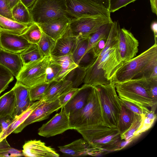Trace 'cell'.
<instances>
[{"label":"cell","instance_id":"13","mask_svg":"<svg viewBox=\"0 0 157 157\" xmlns=\"http://www.w3.org/2000/svg\"><path fill=\"white\" fill-rule=\"evenodd\" d=\"M71 19L63 15L51 19L38 24L42 31L55 40L60 37L69 27Z\"/></svg>","mask_w":157,"mask_h":157},{"label":"cell","instance_id":"34","mask_svg":"<svg viewBox=\"0 0 157 157\" xmlns=\"http://www.w3.org/2000/svg\"><path fill=\"white\" fill-rule=\"evenodd\" d=\"M143 115H140L135 114L134 120L130 127L124 133L120 135L121 140L132 141L135 138V133L141 124Z\"/></svg>","mask_w":157,"mask_h":157},{"label":"cell","instance_id":"25","mask_svg":"<svg viewBox=\"0 0 157 157\" xmlns=\"http://www.w3.org/2000/svg\"><path fill=\"white\" fill-rule=\"evenodd\" d=\"M29 25L21 23L0 15V33L21 35Z\"/></svg>","mask_w":157,"mask_h":157},{"label":"cell","instance_id":"40","mask_svg":"<svg viewBox=\"0 0 157 157\" xmlns=\"http://www.w3.org/2000/svg\"><path fill=\"white\" fill-rule=\"evenodd\" d=\"M33 102L30 98L18 102H16L11 117L13 118L20 116L25 111Z\"/></svg>","mask_w":157,"mask_h":157},{"label":"cell","instance_id":"17","mask_svg":"<svg viewBox=\"0 0 157 157\" xmlns=\"http://www.w3.org/2000/svg\"><path fill=\"white\" fill-rule=\"evenodd\" d=\"M58 147L61 152L72 156H96L99 154L98 150L83 138L76 140L69 144Z\"/></svg>","mask_w":157,"mask_h":157},{"label":"cell","instance_id":"52","mask_svg":"<svg viewBox=\"0 0 157 157\" xmlns=\"http://www.w3.org/2000/svg\"><path fill=\"white\" fill-rule=\"evenodd\" d=\"M152 12L157 14V0H150Z\"/></svg>","mask_w":157,"mask_h":157},{"label":"cell","instance_id":"10","mask_svg":"<svg viewBox=\"0 0 157 157\" xmlns=\"http://www.w3.org/2000/svg\"><path fill=\"white\" fill-rule=\"evenodd\" d=\"M139 42L129 30L118 27V49L123 64L133 58L138 52Z\"/></svg>","mask_w":157,"mask_h":157},{"label":"cell","instance_id":"9","mask_svg":"<svg viewBox=\"0 0 157 157\" xmlns=\"http://www.w3.org/2000/svg\"><path fill=\"white\" fill-rule=\"evenodd\" d=\"M68 15L75 18L101 16L111 18L109 11L85 0H65Z\"/></svg>","mask_w":157,"mask_h":157},{"label":"cell","instance_id":"28","mask_svg":"<svg viewBox=\"0 0 157 157\" xmlns=\"http://www.w3.org/2000/svg\"><path fill=\"white\" fill-rule=\"evenodd\" d=\"M11 13L14 20L17 22L28 25L33 22L29 9L21 2L11 9Z\"/></svg>","mask_w":157,"mask_h":157},{"label":"cell","instance_id":"12","mask_svg":"<svg viewBox=\"0 0 157 157\" xmlns=\"http://www.w3.org/2000/svg\"><path fill=\"white\" fill-rule=\"evenodd\" d=\"M58 99L49 101H44L37 106L26 120L13 132L18 133L21 132L26 126L35 122L48 119L55 111L61 108Z\"/></svg>","mask_w":157,"mask_h":157},{"label":"cell","instance_id":"45","mask_svg":"<svg viewBox=\"0 0 157 157\" xmlns=\"http://www.w3.org/2000/svg\"><path fill=\"white\" fill-rule=\"evenodd\" d=\"M148 90L152 97L157 101V78H146Z\"/></svg>","mask_w":157,"mask_h":157},{"label":"cell","instance_id":"38","mask_svg":"<svg viewBox=\"0 0 157 157\" xmlns=\"http://www.w3.org/2000/svg\"><path fill=\"white\" fill-rule=\"evenodd\" d=\"M61 70L60 66L51 59L46 70L45 82L49 83L54 81Z\"/></svg>","mask_w":157,"mask_h":157},{"label":"cell","instance_id":"7","mask_svg":"<svg viewBox=\"0 0 157 157\" xmlns=\"http://www.w3.org/2000/svg\"><path fill=\"white\" fill-rule=\"evenodd\" d=\"M51 59V56L23 65L16 78L18 82L29 88L45 82L46 70Z\"/></svg>","mask_w":157,"mask_h":157},{"label":"cell","instance_id":"14","mask_svg":"<svg viewBox=\"0 0 157 157\" xmlns=\"http://www.w3.org/2000/svg\"><path fill=\"white\" fill-rule=\"evenodd\" d=\"M88 38L78 39L76 47L72 55L74 61L78 66L87 68L95 61V56L93 48L87 52Z\"/></svg>","mask_w":157,"mask_h":157},{"label":"cell","instance_id":"39","mask_svg":"<svg viewBox=\"0 0 157 157\" xmlns=\"http://www.w3.org/2000/svg\"><path fill=\"white\" fill-rule=\"evenodd\" d=\"M15 97L16 102L26 100L29 98V88L17 81L12 88Z\"/></svg>","mask_w":157,"mask_h":157},{"label":"cell","instance_id":"30","mask_svg":"<svg viewBox=\"0 0 157 157\" xmlns=\"http://www.w3.org/2000/svg\"><path fill=\"white\" fill-rule=\"evenodd\" d=\"M113 23V22L112 21L104 24L101 26L97 31L90 36L86 52L92 48L99 41L108 37Z\"/></svg>","mask_w":157,"mask_h":157},{"label":"cell","instance_id":"5","mask_svg":"<svg viewBox=\"0 0 157 157\" xmlns=\"http://www.w3.org/2000/svg\"><path fill=\"white\" fill-rule=\"evenodd\" d=\"M69 121L72 129L75 130L103 125L99 100L94 86L85 106L69 116Z\"/></svg>","mask_w":157,"mask_h":157},{"label":"cell","instance_id":"18","mask_svg":"<svg viewBox=\"0 0 157 157\" xmlns=\"http://www.w3.org/2000/svg\"><path fill=\"white\" fill-rule=\"evenodd\" d=\"M23 156L32 157H59V154L54 149L47 146L40 140H31L23 146Z\"/></svg>","mask_w":157,"mask_h":157},{"label":"cell","instance_id":"44","mask_svg":"<svg viewBox=\"0 0 157 157\" xmlns=\"http://www.w3.org/2000/svg\"><path fill=\"white\" fill-rule=\"evenodd\" d=\"M79 88H72L61 95L58 98L59 103L63 108L67 102L78 91Z\"/></svg>","mask_w":157,"mask_h":157},{"label":"cell","instance_id":"1","mask_svg":"<svg viewBox=\"0 0 157 157\" xmlns=\"http://www.w3.org/2000/svg\"><path fill=\"white\" fill-rule=\"evenodd\" d=\"M118 25L117 22H113L105 47L86 69L83 81L84 84L94 86L109 83L123 64L118 49Z\"/></svg>","mask_w":157,"mask_h":157},{"label":"cell","instance_id":"35","mask_svg":"<svg viewBox=\"0 0 157 157\" xmlns=\"http://www.w3.org/2000/svg\"><path fill=\"white\" fill-rule=\"evenodd\" d=\"M23 156L22 151L12 147L5 138L0 141V157H18Z\"/></svg>","mask_w":157,"mask_h":157},{"label":"cell","instance_id":"8","mask_svg":"<svg viewBox=\"0 0 157 157\" xmlns=\"http://www.w3.org/2000/svg\"><path fill=\"white\" fill-rule=\"evenodd\" d=\"M113 21L111 18L98 16L71 19L69 28L71 35L78 39L89 37L102 25Z\"/></svg>","mask_w":157,"mask_h":157},{"label":"cell","instance_id":"37","mask_svg":"<svg viewBox=\"0 0 157 157\" xmlns=\"http://www.w3.org/2000/svg\"><path fill=\"white\" fill-rule=\"evenodd\" d=\"M14 76L6 68L0 64V94L8 87Z\"/></svg>","mask_w":157,"mask_h":157},{"label":"cell","instance_id":"54","mask_svg":"<svg viewBox=\"0 0 157 157\" xmlns=\"http://www.w3.org/2000/svg\"><path fill=\"white\" fill-rule=\"evenodd\" d=\"M3 131V128L1 125V123H0V134Z\"/></svg>","mask_w":157,"mask_h":157},{"label":"cell","instance_id":"43","mask_svg":"<svg viewBox=\"0 0 157 157\" xmlns=\"http://www.w3.org/2000/svg\"><path fill=\"white\" fill-rule=\"evenodd\" d=\"M154 122V121L149 119L144 114L141 124L135 133V138L149 129L152 126Z\"/></svg>","mask_w":157,"mask_h":157},{"label":"cell","instance_id":"41","mask_svg":"<svg viewBox=\"0 0 157 157\" xmlns=\"http://www.w3.org/2000/svg\"><path fill=\"white\" fill-rule=\"evenodd\" d=\"M120 98L122 104L136 114L143 115L144 114V110L148 108L141 106L124 99Z\"/></svg>","mask_w":157,"mask_h":157},{"label":"cell","instance_id":"33","mask_svg":"<svg viewBox=\"0 0 157 157\" xmlns=\"http://www.w3.org/2000/svg\"><path fill=\"white\" fill-rule=\"evenodd\" d=\"M56 40L42 31L40 39L37 44L45 56H51Z\"/></svg>","mask_w":157,"mask_h":157},{"label":"cell","instance_id":"32","mask_svg":"<svg viewBox=\"0 0 157 157\" xmlns=\"http://www.w3.org/2000/svg\"><path fill=\"white\" fill-rule=\"evenodd\" d=\"M42 33L39 25L33 22L28 25L21 35L30 44H37L40 39Z\"/></svg>","mask_w":157,"mask_h":157},{"label":"cell","instance_id":"51","mask_svg":"<svg viewBox=\"0 0 157 157\" xmlns=\"http://www.w3.org/2000/svg\"><path fill=\"white\" fill-rule=\"evenodd\" d=\"M37 0H20L21 2L28 9H30Z\"/></svg>","mask_w":157,"mask_h":157},{"label":"cell","instance_id":"55","mask_svg":"<svg viewBox=\"0 0 157 157\" xmlns=\"http://www.w3.org/2000/svg\"></svg>","mask_w":157,"mask_h":157},{"label":"cell","instance_id":"23","mask_svg":"<svg viewBox=\"0 0 157 157\" xmlns=\"http://www.w3.org/2000/svg\"><path fill=\"white\" fill-rule=\"evenodd\" d=\"M43 102L41 100L33 102L29 107L20 116L14 118L7 128L0 134V141L13 132L23 123L32 112Z\"/></svg>","mask_w":157,"mask_h":157},{"label":"cell","instance_id":"11","mask_svg":"<svg viewBox=\"0 0 157 157\" xmlns=\"http://www.w3.org/2000/svg\"><path fill=\"white\" fill-rule=\"evenodd\" d=\"M69 129H72L70 125L69 116L62 108L59 113L39 128L38 134L49 137L62 133Z\"/></svg>","mask_w":157,"mask_h":157},{"label":"cell","instance_id":"24","mask_svg":"<svg viewBox=\"0 0 157 157\" xmlns=\"http://www.w3.org/2000/svg\"><path fill=\"white\" fill-rule=\"evenodd\" d=\"M51 59L59 64L61 67V71L54 81H59L71 71L78 66L73 60L72 54L56 57L51 56Z\"/></svg>","mask_w":157,"mask_h":157},{"label":"cell","instance_id":"22","mask_svg":"<svg viewBox=\"0 0 157 157\" xmlns=\"http://www.w3.org/2000/svg\"><path fill=\"white\" fill-rule=\"evenodd\" d=\"M72 88V84L70 82L64 80L53 81L49 83L48 87L41 100L44 101L55 100Z\"/></svg>","mask_w":157,"mask_h":157},{"label":"cell","instance_id":"47","mask_svg":"<svg viewBox=\"0 0 157 157\" xmlns=\"http://www.w3.org/2000/svg\"><path fill=\"white\" fill-rule=\"evenodd\" d=\"M108 37L101 40L92 48L96 57H97L100 55L105 47Z\"/></svg>","mask_w":157,"mask_h":157},{"label":"cell","instance_id":"3","mask_svg":"<svg viewBox=\"0 0 157 157\" xmlns=\"http://www.w3.org/2000/svg\"><path fill=\"white\" fill-rule=\"evenodd\" d=\"M93 86L99 100L103 124L110 128H117L122 103L117 94L114 83L111 82Z\"/></svg>","mask_w":157,"mask_h":157},{"label":"cell","instance_id":"19","mask_svg":"<svg viewBox=\"0 0 157 157\" xmlns=\"http://www.w3.org/2000/svg\"><path fill=\"white\" fill-rule=\"evenodd\" d=\"M77 40V37L71 35L68 27L64 34L56 40L51 56L58 57L72 54Z\"/></svg>","mask_w":157,"mask_h":157},{"label":"cell","instance_id":"29","mask_svg":"<svg viewBox=\"0 0 157 157\" xmlns=\"http://www.w3.org/2000/svg\"><path fill=\"white\" fill-rule=\"evenodd\" d=\"M23 65L35 61L45 57L36 44H31L30 46L20 54Z\"/></svg>","mask_w":157,"mask_h":157},{"label":"cell","instance_id":"6","mask_svg":"<svg viewBox=\"0 0 157 157\" xmlns=\"http://www.w3.org/2000/svg\"><path fill=\"white\" fill-rule=\"evenodd\" d=\"M29 10L33 22L38 24L54 17L68 15L65 0H37Z\"/></svg>","mask_w":157,"mask_h":157},{"label":"cell","instance_id":"16","mask_svg":"<svg viewBox=\"0 0 157 157\" xmlns=\"http://www.w3.org/2000/svg\"><path fill=\"white\" fill-rule=\"evenodd\" d=\"M93 88L92 85L84 84L79 88L63 108L69 116L78 112L83 108Z\"/></svg>","mask_w":157,"mask_h":157},{"label":"cell","instance_id":"2","mask_svg":"<svg viewBox=\"0 0 157 157\" xmlns=\"http://www.w3.org/2000/svg\"><path fill=\"white\" fill-rule=\"evenodd\" d=\"M157 78V44L123 63L116 72L111 82Z\"/></svg>","mask_w":157,"mask_h":157},{"label":"cell","instance_id":"20","mask_svg":"<svg viewBox=\"0 0 157 157\" xmlns=\"http://www.w3.org/2000/svg\"><path fill=\"white\" fill-rule=\"evenodd\" d=\"M76 130L82 135L84 139L91 145L118 130L117 128H111L100 124L91 128Z\"/></svg>","mask_w":157,"mask_h":157},{"label":"cell","instance_id":"36","mask_svg":"<svg viewBox=\"0 0 157 157\" xmlns=\"http://www.w3.org/2000/svg\"><path fill=\"white\" fill-rule=\"evenodd\" d=\"M49 83L44 82L29 89V98L32 101L41 100L44 94Z\"/></svg>","mask_w":157,"mask_h":157},{"label":"cell","instance_id":"26","mask_svg":"<svg viewBox=\"0 0 157 157\" xmlns=\"http://www.w3.org/2000/svg\"><path fill=\"white\" fill-rule=\"evenodd\" d=\"M16 99L13 89L0 97V117L11 116L13 111Z\"/></svg>","mask_w":157,"mask_h":157},{"label":"cell","instance_id":"4","mask_svg":"<svg viewBox=\"0 0 157 157\" xmlns=\"http://www.w3.org/2000/svg\"><path fill=\"white\" fill-rule=\"evenodd\" d=\"M119 97L139 106L155 110L157 101L151 96L147 87L146 78L130 80L114 83Z\"/></svg>","mask_w":157,"mask_h":157},{"label":"cell","instance_id":"31","mask_svg":"<svg viewBox=\"0 0 157 157\" xmlns=\"http://www.w3.org/2000/svg\"><path fill=\"white\" fill-rule=\"evenodd\" d=\"M86 68L78 66L68 73L63 80L71 82L72 88H77L83 82Z\"/></svg>","mask_w":157,"mask_h":157},{"label":"cell","instance_id":"50","mask_svg":"<svg viewBox=\"0 0 157 157\" xmlns=\"http://www.w3.org/2000/svg\"><path fill=\"white\" fill-rule=\"evenodd\" d=\"M151 28L154 33L155 43L157 44V23L156 21H154L151 23Z\"/></svg>","mask_w":157,"mask_h":157},{"label":"cell","instance_id":"21","mask_svg":"<svg viewBox=\"0 0 157 157\" xmlns=\"http://www.w3.org/2000/svg\"><path fill=\"white\" fill-rule=\"evenodd\" d=\"M0 64L9 70L15 78L23 65L20 54L10 52L1 48Z\"/></svg>","mask_w":157,"mask_h":157},{"label":"cell","instance_id":"46","mask_svg":"<svg viewBox=\"0 0 157 157\" xmlns=\"http://www.w3.org/2000/svg\"><path fill=\"white\" fill-rule=\"evenodd\" d=\"M0 15L14 20L12 16L11 9L6 0H0Z\"/></svg>","mask_w":157,"mask_h":157},{"label":"cell","instance_id":"49","mask_svg":"<svg viewBox=\"0 0 157 157\" xmlns=\"http://www.w3.org/2000/svg\"><path fill=\"white\" fill-rule=\"evenodd\" d=\"M13 119L10 116L0 117V123L2 128L3 131L7 128L12 122Z\"/></svg>","mask_w":157,"mask_h":157},{"label":"cell","instance_id":"48","mask_svg":"<svg viewBox=\"0 0 157 157\" xmlns=\"http://www.w3.org/2000/svg\"><path fill=\"white\" fill-rule=\"evenodd\" d=\"M109 10L110 0H85Z\"/></svg>","mask_w":157,"mask_h":157},{"label":"cell","instance_id":"42","mask_svg":"<svg viewBox=\"0 0 157 157\" xmlns=\"http://www.w3.org/2000/svg\"><path fill=\"white\" fill-rule=\"evenodd\" d=\"M137 0H110L109 11L113 13Z\"/></svg>","mask_w":157,"mask_h":157},{"label":"cell","instance_id":"27","mask_svg":"<svg viewBox=\"0 0 157 157\" xmlns=\"http://www.w3.org/2000/svg\"><path fill=\"white\" fill-rule=\"evenodd\" d=\"M135 116V113L122 103L117 127L120 135L129 128L134 120Z\"/></svg>","mask_w":157,"mask_h":157},{"label":"cell","instance_id":"53","mask_svg":"<svg viewBox=\"0 0 157 157\" xmlns=\"http://www.w3.org/2000/svg\"><path fill=\"white\" fill-rule=\"evenodd\" d=\"M6 1L11 9L21 2L20 0H6Z\"/></svg>","mask_w":157,"mask_h":157},{"label":"cell","instance_id":"15","mask_svg":"<svg viewBox=\"0 0 157 157\" xmlns=\"http://www.w3.org/2000/svg\"><path fill=\"white\" fill-rule=\"evenodd\" d=\"M30 44L21 35L0 33V47L6 51L20 54Z\"/></svg>","mask_w":157,"mask_h":157}]
</instances>
